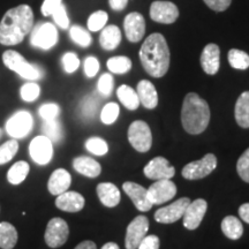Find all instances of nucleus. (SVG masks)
<instances>
[{
    "mask_svg": "<svg viewBox=\"0 0 249 249\" xmlns=\"http://www.w3.org/2000/svg\"><path fill=\"white\" fill-rule=\"evenodd\" d=\"M34 27L33 9L28 5H18L8 9L0 21V44H20Z\"/></svg>",
    "mask_w": 249,
    "mask_h": 249,
    "instance_id": "f257e3e1",
    "label": "nucleus"
},
{
    "mask_svg": "<svg viewBox=\"0 0 249 249\" xmlns=\"http://www.w3.org/2000/svg\"><path fill=\"white\" fill-rule=\"evenodd\" d=\"M143 68L152 77H163L170 67V50L161 34H152L144 40L140 50Z\"/></svg>",
    "mask_w": 249,
    "mask_h": 249,
    "instance_id": "f03ea898",
    "label": "nucleus"
},
{
    "mask_svg": "<svg viewBox=\"0 0 249 249\" xmlns=\"http://www.w3.org/2000/svg\"><path fill=\"white\" fill-rule=\"evenodd\" d=\"M210 121V108L208 103L197 93H187L182 103L181 123L183 129L192 135L203 133Z\"/></svg>",
    "mask_w": 249,
    "mask_h": 249,
    "instance_id": "7ed1b4c3",
    "label": "nucleus"
},
{
    "mask_svg": "<svg viewBox=\"0 0 249 249\" xmlns=\"http://www.w3.org/2000/svg\"><path fill=\"white\" fill-rule=\"evenodd\" d=\"M2 62L8 70L15 71L23 79L29 81L38 80L43 76V71L40 68L34 66L28 62L24 57L14 50H7L2 54Z\"/></svg>",
    "mask_w": 249,
    "mask_h": 249,
    "instance_id": "20e7f679",
    "label": "nucleus"
},
{
    "mask_svg": "<svg viewBox=\"0 0 249 249\" xmlns=\"http://www.w3.org/2000/svg\"><path fill=\"white\" fill-rule=\"evenodd\" d=\"M128 141L132 147L139 152H147L152 145V135L150 127L142 120H136L130 124L128 128Z\"/></svg>",
    "mask_w": 249,
    "mask_h": 249,
    "instance_id": "39448f33",
    "label": "nucleus"
},
{
    "mask_svg": "<svg viewBox=\"0 0 249 249\" xmlns=\"http://www.w3.org/2000/svg\"><path fill=\"white\" fill-rule=\"evenodd\" d=\"M58 30L52 23H39L31 31L30 43L35 48L50 50L58 43Z\"/></svg>",
    "mask_w": 249,
    "mask_h": 249,
    "instance_id": "423d86ee",
    "label": "nucleus"
},
{
    "mask_svg": "<svg viewBox=\"0 0 249 249\" xmlns=\"http://www.w3.org/2000/svg\"><path fill=\"white\" fill-rule=\"evenodd\" d=\"M34 120L28 111H18L6 123V132L15 140L26 138L31 132Z\"/></svg>",
    "mask_w": 249,
    "mask_h": 249,
    "instance_id": "0eeeda50",
    "label": "nucleus"
},
{
    "mask_svg": "<svg viewBox=\"0 0 249 249\" xmlns=\"http://www.w3.org/2000/svg\"><path fill=\"white\" fill-rule=\"evenodd\" d=\"M217 167V158L213 154L205 155L200 160L192 161L182 169V177L188 180L205 178Z\"/></svg>",
    "mask_w": 249,
    "mask_h": 249,
    "instance_id": "6e6552de",
    "label": "nucleus"
},
{
    "mask_svg": "<svg viewBox=\"0 0 249 249\" xmlns=\"http://www.w3.org/2000/svg\"><path fill=\"white\" fill-rule=\"evenodd\" d=\"M70 235L68 224L62 218H52L46 226L44 239L46 245L51 248H59L67 241Z\"/></svg>",
    "mask_w": 249,
    "mask_h": 249,
    "instance_id": "1a4fd4ad",
    "label": "nucleus"
},
{
    "mask_svg": "<svg viewBox=\"0 0 249 249\" xmlns=\"http://www.w3.org/2000/svg\"><path fill=\"white\" fill-rule=\"evenodd\" d=\"M29 155L36 164H49L53 156V143L44 135L36 136L29 144Z\"/></svg>",
    "mask_w": 249,
    "mask_h": 249,
    "instance_id": "9d476101",
    "label": "nucleus"
},
{
    "mask_svg": "<svg viewBox=\"0 0 249 249\" xmlns=\"http://www.w3.org/2000/svg\"><path fill=\"white\" fill-rule=\"evenodd\" d=\"M177 186L171 179L157 180L148 188V197L154 205L163 204L176 196Z\"/></svg>",
    "mask_w": 249,
    "mask_h": 249,
    "instance_id": "9b49d317",
    "label": "nucleus"
},
{
    "mask_svg": "<svg viewBox=\"0 0 249 249\" xmlns=\"http://www.w3.org/2000/svg\"><path fill=\"white\" fill-rule=\"evenodd\" d=\"M149 230V220L145 216H138L129 223L124 238L126 249H138L140 242L147 235Z\"/></svg>",
    "mask_w": 249,
    "mask_h": 249,
    "instance_id": "f8f14e48",
    "label": "nucleus"
},
{
    "mask_svg": "<svg viewBox=\"0 0 249 249\" xmlns=\"http://www.w3.org/2000/svg\"><path fill=\"white\" fill-rule=\"evenodd\" d=\"M150 18L155 22L171 24L179 18V9L176 4L171 1H154L150 6Z\"/></svg>",
    "mask_w": 249,
    "mask_h": 249,
    "instance_id": "ddd939ff",
    "label": "nucleus"
},
{
    "mask_svg": "<svg viewBox=\"0 0 249 249\" xmlns=\"http://www.w3.org/2000/svg\"><path fill=\"white\" fill-rule=\"evenodd\" d=\"M191 203V200L187 197L179 198L178 201L173 202L170 205L160 208L155 213V220L161 224H172L180 218H182L183 213Z\"/></svg>",
    "mask_w": 249,
    "mask_h": 249,
    "instance_id": "4468645a",
    "label": "nucleus"
},
{
    "mask_svg": "<svg viewBox=\"0 0 249 249\" xmlns=\"http://www.w3.org/2000/svg\"><path fill=\"white\" fill-rule=\"evenodd\" d=\"M143 172L148 179L163 180L173 178L176 170L164 157H155L145 165Z\"/></svg>",
    "mask_w": 249,
    "mask_h": 249,
    "instance_id": "2eb2a0df",
    "label": "nucleus"
},
{
    "mask_svg": "<svg viewBox=\"0 0 249 249\" xmlns=\"http://www.w3.org/2000/svg\"><path fill=\"white\" fill-rule=\"evenodd\" d=\"M208 209L207 201L203 198H197V200L191 202L187 207L183 213V226L188 230H196L203 219L205 213Z\"/></svg>",
    "mask_w": 249,
    "mask_h": 249,
    "instance_id": "dca6fc26",
    "label": "nucleus"
},
{
    "mask_svg": "<svg viewBox=\"0 0 249 249\" xmlns=\"http://www.w3.org/2000/svg\"><path fill=\"white\" fill-rule=\"evenodd\" d=\"M124 30L129 42H140L145 34L144 18L138 12L129 13L124 20Z\"/></svg>",
    "mask_w": 249,
    "mask_h": 249,
    "instance_id": "f3484780",
    "label": "nucleus"
},
{
    "mask_svg": "<svg viewBox=\"0 0 249 249\" xmlns=\"http://www.w3.org/2000/svg\"><path fill=\"white\" fill-rule=\"evenodd\" d=\"M123 189L133 201L136 209L142 211V213L149 211L154 205L148 197V189L143 186L138 185L135 182H124Z\"/></svg>",
    "mask_w": 249,
    "mask_h": 249,
    "instance_id": "a211bd4d",
    "label": "nucleus"
},
{
    "mask_svg": "<svg viewBox=\"0 0 249 249\" xmlns=\"http://www.w3.org/2000/svg\"><path fill=\"white\" fill-rule=\"evenodd\" d=\"M86 200L80 193L65 192L55 198V207L66 213H79L85 208Z\"/></svg>",
    "mask_w": 249,
    "mask_h": 249,
    "instance_id": "6ab92c4d",
    "label": "nucleus"
},
{
    "mask_svg": "<svg viewBox=\"0 0 249 249\" xmlns=\"http://www.w3.org/2000/svg\"><path fill=\"white\" fill-rule=\"evenodd\" d=\"M201 66L208 75H214L219 71L220 66V50L216 44H208L201 54Z\"/></svg>",
    "mask_w": 249,
    "mask_h": 249,
    "instance_id": "aec40b11",
    "label": "nucleus"
},
{
    "mask_svg": "<svg viewBox=\"0 0 249 249\" xmlns=\"http://www.w3.org/2000/svg\"><path fill=\"white\" fill-rule=\"evenodd\" d=\"M71 183V177L68 171L65 169H58L50 177L48 182V189L52 195H60L67 192Z\"/></svg>",
    "mask_w": 249,
    "mask_h": 249,
    "instance_id": "412c9836",
    "label": "nucleus"
},
{
    "mask_svg": "<svg viewBox=\"0 0 249 249\" xmlns=\"http://www.w3.org/2000/svg\"><path fill=\"white\" fill-rule=\"evenodd\" d=\"M138 92L140 103L145 108H155L158 104V95L157 90H156L155 86L152 85L150 81L142 80L140 81L138 85Z\"/></svg>",
    "mask_w": 249,
    "mask_h": 249,
    "instance_id": "4be33fe9",
    "label": "nucleus"
},
{
    "mask_svg": "<svg viewBox=\"0 0 249 249\" xmlns=\"http://www.w3.org/2000/svg\"><path fill=\"white\" fill-rule=\"evenodd\" d=\"M97 195L99 201L105 207L114 208L120 202V191L116 185L111 182H102L97 186Z\"/></svg>",
    "mask_w": 249,
    "mask_h": 249,
    "instance_id": "5701e85b",
    "label": "nucleus"
},
{
    "mask_svg": "<svg viewBox=\"0 0 249 249\" xmlns=\"http://www.w3.org/2000/svg\"><path fill=\"white\" fill-rule=\"evenodd\" d=\"M73 167L76 172L88 178H96L102 172V166L97 160L86 156H81L73 160Z\"/></svg>",
    "mask_w": 249,
    "mask_h": 249,
    "instance_id": "b1692460",
    "label": "nucleus"
},
{
    "mask_svg": "<svg viewBox=\"0 0 249 249\" xmlns=\"http://www.w3.org/2000/svg\"><path fill=\"white\" fill-rule=\"evenodd\" d=\"M121 42V31L117 26H107L102 29L99 36V43L102 48L107 51H112L117 49Z\"/></svg>",
    "mask_w": 249,
    "mask_h": 249,
    "instance_id": "393cba45",
    "label": "nucleus"
},
{
    "mask_svg": "<svg viewBox=\"0 0 249 249\" xmlns=\"http://www.w3.org/2000/svg\"><path fill=\"white\" fill-rule=\"evenodd\" d=\"M234 116L242 128H249V91L242 92L235 103Z\"/></svg>",
    "mask_w": 249,
    "mask_h": 249,
    "instance_id": "a878e982",
    "label": "nucleus"
},
{
    "mask_svg": "<svg viewBox=\"0 0 249 249\" xmlns=\"http://www.w3.org/2000/svg\"><path fill=\"white\" fill-rule=\"evenodd\" d=\"M18 231L11 223H0V248L13 249L18 242Z\"/></svg>",
    "mask_w": 249,
    "mask_h": 249,
    "instance_id": "bb28decb",
    "label": "nucleus"
},
{
    "mask_svg": "<svg viewBox=\"0 0 249 249\" xmlns=\"http://www.w3.org/2000/svg\"><path fill=\"white\" fill-rule=\"evenodd\" d=\"M222 231L231 240H238L244 234V226L234 216H227L222 222Z\"/></svg>",
    "mask_w": 249,
    "mask_h": 249,
    "instance_id": "cd10ccee",
    "label": "nucleus"
},
{
    "mask_svg": "<svg viewBox=\"0 0 249 249\" xmlns=\"http://www.w3.org/2000/svg\"><path fill=\"white\" fill-rule=\"evenodd\" d=\"M117 96L123 105L128 110H136L140 107V99L138 92L129 86L123 85L117 90Z\"/></svg>",
    "mask_w": 249,
    "mask_h": 249,
    "instance_id": "c85d7f7f",
    "label": "nucleus"
},
{
    "mask_svg": "<svg viewBox=\"0 0 249 249\" xmlns=\"http://www.w3.org/2000/svg\"><path fill=\"white\" fill-rule=\"evenodd\" d=\"M30 166L27 161L20 160L17 161L7 172V180L11 185L18 186L22 183L29 174Z\"/></svg>",
    "mask_w": 249,
    "mask_h": 249,
    "instance_id": "c756f323",
    "label": "nucleus"
},
{
    "mask_svg": "<svg viewBox=\"0 0 249 249\" xmlns=\"http://www.w3.org/2000/svg\"><path fill=\"white\" fill-rule=\"evenodd\" d=\"M42 132L43 135L46 136L52 143L60 142L62 140V136H64L61 124L57 119L44 121L42 126Z\"/></svg>",
    "mask_w": 249,
    "mask_h": 249,
    "instance_id": "7c9ffc66",
    "label": "nucleus"
},
{
    "mask_svg": "<svg viewBox=\"0 0 249 249\" xmlns=\"http://www.w3.org/2000/svg\"><path fill=\"white\" fill-rule=\"evenodd\" d=\"M108 71L113 74H126L132 68V61L129 58L124 55L112 57L107 62Z\"/></svg>",
    "mask_w": 249,
    "mask_h": 249,
    "instance_id": "2f4dec72",
    "label": "nucleus"
},
{
    "mask_svg": "<svg viewBox=\"0 0 249 249\" xmlns=\"http://www.w3.org/2000/svg\"><path fill=\"white\" fill-rule=\"evenodd\" d=\"M229 62L235 70H247L249 67V54L238 49H232L229 51Z\"/></svg>",
    "mask_w": 249,
    "mask_h": 249,
    "instance_id": "473e14b6",
    "label": "nucleus"
},
{
    "mask_svg": "<svg viewBox=\"0 0 249 249\" xmlns=\"http://www.w3.org/2000/svg\"><path fill=\"white\" fill-rule=\"evenodd\" d=\"M18 151V143L15 139L6 141L0 145V165L8 163L14 158Z\"/></svg>",
    "mask_w": 249,
    "mask_h": 249,
    "instance_id": "72a5a7b5",
    "label": "nucleus"
},
{
    "mask_svg": "<svg viewBox=\"0 0 249 249\" xmlns=\"http://www.w3.org/2000/svg\"><path fill=\"white\" fill-rule=\"evenodd\" d=\"M71 38L77 45L82 46V48H88L91 44V36H90L89 31L86 30L85 28L80 26H73L70 30Z\"/></svg>",
    "mask_w": 249,
    "mask_h": 249,
    "instance_id": "f704fd0d",
    "label": "nucleus"
},
{
    "mask_svg": "<svg viewBox=\"0 0 249 249\" xmlns=\"http://www.w3.org/2000/svg\"><path fill=\"white\" fill-rule=\"evenodd\" d=\"M98 107L99 101L97 97H95V96H87L82 101V103H81V113L87 119H90V118H93L96 116Z\"/></svg>",
    "mask_w": 249,
    "mask_h": 249,
    "instance_id": "c9c22d12",
    "label": "nucleus"
},
{
    "mask_svg": "<svg viewBox=\"0 0 249 249\" xmlns=\"http://www.w3.org/2000/svg\"><path fill=\"white\" fill-rule=\"evenodd\" d=\"M108 15L104 11H97L92 13L88 18V29L90 31H99L107 26Z\"/></svg>",
    "mask_w": 249,
    "mask_h": 249,
    "instance_id": "e433bc0d",
    "label": "nucleus"
},
{
    "mask_svg": "<svg viewBox=\"0 0 249 249\" xmlns=\"http://www.w3.org/2000/svg\"><path fill=\"white\" fill-rule=\"evenodd\" d=\"M120 107L117 103H107L104 107L102 108L101 120L105 124H112L119 117Z\"/></svg>",
    "mask_w": 249,
    "mask_h": 249,
    "instance_id": "4c0bfd02",
    "label": "nucleus"
},
{
    "mask_svg": "<svg viewBox=\"0 0 249 249\" xmlns=\"http://www.w3.org/2000/svg\"><path fill=\"white\" fill-rule=\"evenodd\" d=\"M87 150L96 156H104L107 154V143L101 138H90L86 142Z\"/></svg>",
    "mask_w": 249,
    "mask_h": 249,
    "instance_id": "58836bf2",
    "label": "nucleus"
},
{
    "mask_svg": "<svg viewBox=\"0 0 249 249\" xmlns=\"http://www.w3.org/2000/svg\"><path fill=\"white\" fill-rule=\"evenodd\" d=\"M40 95L39 86L35 82L24 83L20 89V96L24 102H35Z\"/></svg>",
    "mask_w": 249,
    "mask_h": 249,
    "instance_id": "ea45409f",
    "label": "nucleus"
},
{
    "mask_svg": "<svg viewBox=\"0 0 249 249\" xmlns=\"http://www.w3.org/2000/svg\"><path fill=\"white\" fill-rule=\"evenodd\" d=\"M38 113L40 118L44 121L54 120L59 117L60 107H59L57 104H54V103H46V104H43L42 107L38 108Z\"/></svg>",
    "mask_w": 249,
    "mask_h": 249,
    "instance_id": "a19ab883",
    "label": "nucleus"
},
{
    "mask_svg": "<svg viewBox=\"0 0 249 249\" xmlns=\"http://www.w3.org/2000/svg\"><path fill=\"white\" fill-rule=\"evenodd\" d=\"M236 171L240 178L249 183V148L239 158L236 163Z\"/></svg>",
    "mask_w": 249,
    "mask_h": 249,
    "instance_id": "79ce46f5",
    "label": "nucleus"
},
{
    "mask_svg": "<svg viewBox=\"0 0 249 249\" xmlns=\"http://www.w3.org/2000/svg\"><path fill=\"white\" fill-rule=\"evenodd\" d=\"M113 86H114L113 76H112L111 74L105 73V74H103L101 77H99L97 89L103 96L107 97V96L111 95L112 89H113Z\"/></svg>",
    "mask_w": 249,
    "mask_h": 249,
    "instance_id": "37998d69",
    "label": "nucleus"
},
{
    "mask_svg": "<svg viewBox=\"0 0 249 249\" xmlns=\"http://www.w3.org/2000/svg\"><path fill=\"white\" fill-rule=\"evenodd\" d=\"M62 66H64V70L66 73H74L80 66V59L73 52H67L62 57Z\"/></svg>",
    "mask_w": 249,
    "mask_h": 249,
    "instance_id": "c03bdc74",
    "label": "nucleus"
},
{
    "mask_svg": "<svg viewBox=\"0 0 249 249\" xmlns=\"http://www.w3.org/2000/svg\"><path fill=\"white\" fill-rule=\"evenodd\" d=\"M51 17L53 18L55 24L62 28V29H67L70 27V18H68L66 7H65L64 4L59 6L53 13H52Z\"/></svg>",
    "mask_w": 249,
    "mask_h": 249,
    "instance_id": "a18cd8bd",
    "label": "nucleus"
},
{
    "mask_svg": "<svg viewBox=\"0 0 249 249\" xmlns=\"http://www.w3.org/2000/svg\"><path fill=\"white\" fill-rule=\"evenodd\" d=\"M99 71V61L95 57H88L85 60V73L88 77H93Z\"/></svg>",
    "mask_w": 249,
    "mask_h": 249,
    "instance_id": "49530a36",
    "label": "nucleus"
},
{
    "mask_svg": "<svg viewBox=\"0 0 249 249\" xmlns=\"http://www.w3.org/2000/svg\"><path fill=\"white\" fill-rule=\"evenodd\" d=\"M138 249H160V238L157 235H145Z\"/></svg>",
    "mask_w": 249,
    "mask_h": 249,
    "instance_id": "de8ad7c7",
    "label": "nucleus"
},
{
    "mask_svg": "<svg viewBox=\"0 0 249 249\" xmlns=\"http://www.w3.org/2000/svg\"><path fill=\"white\" fill-rule=\"evenodd\" d=\"M208 7L214 12H224L231 5L232 0H203Z\"/></svg>",
    "mask_w": 249,
    "mask_h": 249,
    "instance_id": "09e8293b",
    "label": "nucleus"
},
{
    "mask_svg": "<svg viewBox=\"0 0 249 249\" xmlns=\"http://www.w3.org/2000/svg\"><path fill=\"white\" fill-rule=\"evenodd\" d=\"M62 4V0H44L40 12L44 17H50Z\"/></svg>",
    "mask_w": 249,
    "mask_h": 249,
    "instance_id": "8fccbe9b",
    "label": "nucleus"
},
{
    "mask_svg": "<svg viewBox=\"0 0 249 249\" xmlns=\"http://www.w3.org/2000/svg\"><path fill=\"white\" fill-rule=\"evenodd\" d=\"M108 2H110L111 8L114 11H123L128 4V0H108Z\"/></svg>",
    "mask_w": 249,
    "mask_h": 249,
    "instance_id": "3c124183",
    "label": "nucleus"
},
{
    "mask_svg": "<svg viewBox=\"0 0 249 249\" xmlns=\"http://www.w3.org/2000/svg\"><path fill=\"white\" fill-rule=\"evenodd\" d=\"M239 216L244 222L249 224V203H245L239 208Z\"/></svg>",
    "mask_w": 249,
    "mask_h": 249,
    "instance_id": "603ef678",
    "label": "nucleus"
},
{
    "mask_svg": "<svg viewBox=\"0 0 249 249\" xmlns=\"http://www.w3.org/2000/svg\"><path fill=\"white\" fill-rule=\"evenodd\" d=\"M74 249H97L96 247L95 242L87 240V241H82L81 244H79Z\"/></svg>",
    "mask_w": 249,
    "mask_h": 249,
    "instance_id": "864d4df0",
    "label": "nucleus"
},
{
    "mask_svg": "<svg viewBox=\"0 0 249 249\" xmlns=\"http://www.w3.org/2000/svg\"><path fill=\"white\" fill-rule=\"evenodd\" d=\"M101 249H120V248L116 242H107V244H105Z\"/></svg>",
    "mask_w": 249,
    "mask_h": 249,
    "instance_id": "5fc2aeb1",
    "label": "nucleus"
},
{
    "mask_svg": "<svg viewBox=\"0 0 249 249\" xmlns=\"http://www.w3.org/2000/svg\"><path fill=\"white\" fill-rule=\"evenodd\" d=\"M1 135H2V130L0 129V138H1Z\"/></svg>",
    "mask_w": 249,
    "mask_h": 249,
    "instance_id": "6e6d98bb",
    "label": "nucleus"
}]
</instances>
